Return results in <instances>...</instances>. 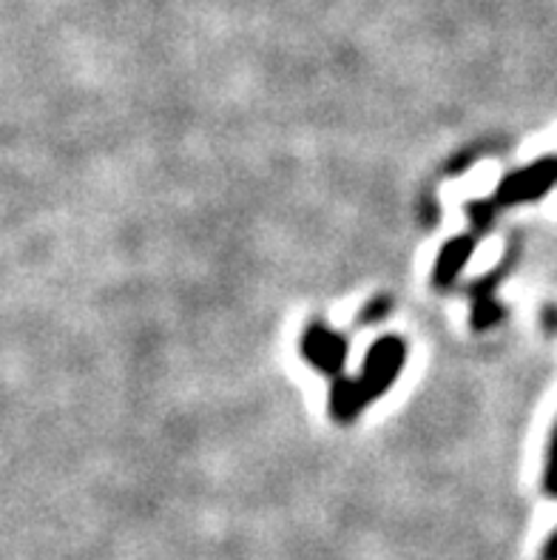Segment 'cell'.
<instances>
[{
	"label": "cell",
	"mask_w": 557,
	"mask_h": 560,
	"mask_svg": "<svg viewBox=\"0 0 557 560\" xmlns=\"http://www.w3.org/2000/svg\"><path fill=\"white\" fill-rule=\"evenodd\" d=\"M407 362V341L402 336H384L373 341L364 355V368L356 378H333L330 387V416L339 424H350L359 419L361 410L370 407L375 398L390 390Z\"/></svg>",
	"instance_id": "6da1fadb"
},
{
	"label": "cell",
	"mask_w": 557,
	"mask_h": 560,
	"mask_svg": "<svg viewBox=\"0 0 557 560\" xmlns=\"http://www.w3.org/2000/svg\"><path fill=\"white\" fill-rule=\"evenodd\" d=\"M390 307V302H387V296H381V299H373V302H370L368 307H364V311H361V316H359V322L361 325H370V322H379L381 316H384V311H387Z\"/></svg>",
	"instance_id": "8992f818"
},
{
	"label": "cell",
	"mask_w": 557,
	"mask_h": 560,
	"mask_svg": "<svg viewBox=\"0 0 557 560\" xmlns=\"http://www.w3.org/2000/svg\"><path fill=\"white\" fill-rule=\"evenodd\" d=\"M473 254H475V236L464 234L444 242V248L438 250L436 268H432V284H436L438 291H450L452 284L459 282L461 270L469 265Z\"/></svg>",
	"instance_id": "277c9868"
},
{
	"label": "cell",
	"mask_w": 557,
	"mask_h": 560,
	"mask_svg": "<svg viewBox=\"0 0 557 560\" xmlns=\"http://www.w3.org/2000/svg\"><path fill=\"white\" fill-rule=\"evenodd\" d=\"M544 492L557 501V421L552 427L549 444H546V464H544Z\"/></svg>",
	"instance_id": "5b68a950"
},
{
	"label": "cell",
	"mask_w": 557,
	"mask_h": 560,
	"mask_svg": "<svg viewBox=\"0 0 557 560\" xmlns=\"http://www.w3.org/2000/svg\"><path fill=\"white\" fill-rule=\"evenodd\" d=\"M557 185V156H541L535 163L512 171L507 179H501L495 191V206L512 208L523 202H535L544 194H549Z\"/></svg>",
	"instance_id": "7a4b0ae2"
},
{
	"label": "cell",
	"mask_w": 557,
	"mask_h": 560,
	"mask_svg": "<svg viewBox=\"0 0 557 560\" xmlns=\"http://www.w3.org/2000/svg\"><path fill=\"white\" fill-rule=\"evenodd\" d=\"M347 353H350V345L341 334H336L333 327L322 325V322H313L302 336V355L307 359L311 368H316L318 373H325L330 378H339L341 370H345Z\"/></svg>",
	"instance_id": "3957f363"
},
{
	"label": "cell",
	"mask_w": 557,
	"mask_h": 560,
	"mask_svg": "<svg viewBox=\"0 0 557 560\" xmlns=\"http://www.w3.org/2000/svg\"><path fill=\"white\" fill-rule=\"evenodd\" d=\"M537 560H557V526L546 535V540L541 544V552H537Z\"/></svg>",
	"instance_id": "52a82bcc"
}]
</instances>
